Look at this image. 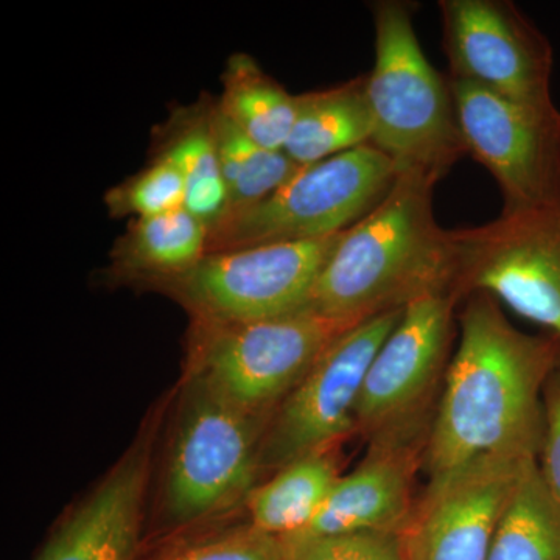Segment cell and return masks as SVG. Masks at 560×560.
<instances>
[{
	"instance_id": "ba28073f",
	"label": "cell",
	"mask_w": 560,
	"mask_h": 560,
	"mask_svg": "<svg viewBox=\"0 0 560 560\" xmlns=\"http://www.w3.org/2000/svg\"><path fill=\"white\" fill-rule=\"evenodd\" d=\"M353 326L308 307L256 323H200L190 374L243 411L270 419L324 350Z\"/></svg>"
},
{
	"instance_id": "d4e9b609",
	"label": "cell",
	"mask_w": 560,
	"mask_h": 560,
	"mask_svg": "<svg viewBox=\"0 0 560 560\" xmlns=\"http://www.w3.org/2000/svg\"><path fill=\"white\" fill-rule=\"evenodd\" d=\"M287 548V560H405L399 534L389 533L319 537Z\"/></svg>"
},
{
	"instance_id": "277c9868",
	"label": "cell",
	"mask_w": 560,
	"mask_h": 560,
	"mask_svg": "<svg viewBox=\"0 0 560 560\" xmlns=\"http://www.w3.org/2000/svg\"><path fill=\"white\" fill-rule=\"evenodd\" d=\"M267 423L190 374L165 467V521L186 528L246 503L260 474Z\"/></svg>"
},
{
	"instance_id": "cb8c5ba5",
	"label": "cell",
	"mask_w": 560,
	"mask_h": 560,
	"mask_svg": "<svg viewBox=\"0 0 560 560\" xmlns=\"http://www.w3.org/2000/svg\"><path fill=\"white\" fill-rule=\"evenodd\" d=\"M285 541L250 523L187 541L154 560H287Z\"/></svg>"
},
{
	"instance_id": "9a60e30c",
	"label": "cell",
	"mask_w": 560,
	"mask_h": 560,
	"mask_svg": "<svg viewBox=\"0 0 560 560\" xmlns=\"http://www.w3.org/2000/svg\"><path fill=\"white\" fill-rule=\"evenodd\" d=\"M149 471L150 438L142 434L33 560H136Z\"/></svg>"
},
{
	"instance_id": "484cf974",
	"label": "cell",
	"mask_w": 560,
	"mask_h": 560,
	"mask_svg": "<svg viewBox=\"0 0 560 560\" xmlns=\"http://www.w3.org/2000/svg\"><path fill=\"white\" fill-rule=\"evenodd\" d=\"M537 469L552 497L560 503V363L544 390V427Z\"/></svg>"
},
{
	"instance_id": "4fadbf2b",
	"label": "cell",
	"mask_w": 560,
	"mask_h": 560,
	"mask_svg": "<svg viewBox=\"0 0 560 560\" xmlns=\"http://www.w3.org/2000/svg\"><path fill=\"white\" fill-rule=\"evenodd\" d=\"M528 460H481L427 485L399 534L405 560H488Z\"/></svg>"
},
{
	"instance_id": "7402d4cb",
	"label": "cell",
	"mask_w": 560,
	"mask_h": 560,
	"mask_svg": "<svg viewBox=\"0 0 560 560\" xmlns=\"http://www.w3.org/2000/svg\"><path fill=\"white\" fill-rule=\"evenodd\" d=\"M161 154L171 160L180 173L186 190L184 208L202 221L212 234L226 219L230 197L209 114L179 128Z\"/></svg>"
},
{
	"instance_id": "30bf717a",
	"label": "cell",
	"mask_w": 560,
	"mask_h": 560,
	"mask_svg": "<svg viewBox=\"0 0 560 560\" xmlns=\"http://www.w3.org/2000/svg\"><path fill=\"white\" fill-rule=\"evenodd\" d=\"M401 311L361 320L340 335L268 419L260 444V474L334 451L355 433L357 405L375 353Z\"/></svg>"
},
{
	"instance_id": "d6986e66",
	"label": "cell",
	"mask_w": 560,
	"mask_h": 560,
	"mask_svg": "<svg viewBox=\"0 0 560 560\" xmlns=\"http://www.w3.org/2000/svg\"><path fill=\"white\" fill-rule=\"evenodd\" d=\"M219 108L250 140L270 150H285L298 116V95L261 72L248 55H234L223 77Z\"/></svg>"
},
{
	"instance_id": "6da1fadb",
	"label": "cell",
	"mask_w": 560,
	"mask_h": 560,
	"mask_svg": "<svg viewBox=\"0 0 560 560\" xmlns=\"http://www.w3.org/2000/svg\"><path fill=\"white\" fill-rule=\"evenodd\" d=\"M559 363L555 337L518 330L489 294L464 298L422 453L427 485L481 460L537 458L545 385Z\"/></svg>"
},
{
	"instance_id": "ffe728a7",
	"label": "cell",
	"mask_w": 560,
	"mask_h": 560,
	"mask_svg": "<svg viewBox=\"0 0 560 560\" xmlns=\"http://www.w3.org/2000/svg\"><path fill=\"white\" fill-rule=\"evenodd\" d=\"M488 560H560V503L541 480L536 459L523 467Z\"/></svg>"
},
{
	"instance_id": "7c38bea8",
	"label": "cell",
	"mask_w": 560,
	"mask_h": 560,
	"mask_svg": "<svg viewBox=\"0 0 560 560\" xmlns=\"http://www.w3.org/2000/svg\"><path fill=\"white\" fill-rule=\"evenodd\" d=\"M451 79L530 105H548L550 40L511 0H441Z\"/></svg>"
},
{
	"instance_id": "52a82bcc",
	"label": "cell",
	"mask_w": 560,
	"mask_h": 560,
	"mask_svg": "<svg viewBox=\"0 0 560 560\" xmlns=\"http://www.w3.org/2000/svg\"><path fill=\"white\" fill-rule=\"evenodd\" d=\"M452 235L459 302L489 294L560 342V194Z\"/></svg>"
},
{
	"instance_id": "44dd1931",
	"label": "cell",
	"mask_w": 560,
	"mask_h": 560,
	"mask_svg": "<svg viewBox=\"0 0 560 560\" xmlns=\"http://www.w3.org/2000/svg\"><path fill=\"white\" fill-rule=\"evenodd\" d=\"M209 120L230 197L224 221L267 200L302 167L285 151L250 140L219 108L210 110Z\"/></svg>"
},
{
	"instance_id": "2e32d148",
	"label": "cell",
	"mask_w": 560,
	"mask_h": 560,
	"mask_svg": "<svg viewBox=\"0 0 560 560\" xmlns=\"http://www.w3.org/2000/svg\"><path fill=\"white\" fill-rule=\"evenodd\" d=\"M372 121L364 79L298 95V116L285 153L300 165L329 160L371 143Z\"/></svg>"
},
{
	"instance_id": "8992f818",
	"label": "cell",
	"mask_w": 560,
	"mask_h": 560,
	"mask_svg": "<svg viewBox=\"0 0 560 560\" xmlns=\"http://www.w3.org/2000/svg\"><path fill=\"white\" fill-rule=\"evenodd\" d=\"M396 178L393 162L372 143L302 165L267 200L221 223L208 253L341 234L382 201Z\"/></svg>"
},
{
	"instance_id": "8fae6325",
	"label": "cell",
	"mask_w": 560,
	"mask_h": 560,
	"mask_svg": "<svg viewBox=\"0 0 560 560\" xmlns=\"http://www.w3.org/2000/svg\"><path fill=\"white\" fill-rule=\"evenodd\" d=\"M451 86L467 154L499 184L503 210L529 208L560 194V110L555 102H515L460 80L451 79Z\"/></svg>"
},
{
	"instance_id": "7a4b0ae2",
	"label": "cell",
	"mask_w": 560,
	"mask_h": 560,
	"mask_svg": "<svg viewBox=\"0 0 560 560\" xmlns=\"http://www.w3.org/2000/svg\"><path fill=\"white\" fill-rule=\"evenodd\" d=\"M438 183L419 172L397 173L382 201L342 232L307 307L359 324L420 298L455 294L458 256L452 231L434 215Z\"/></svg>"
},
{
	"instance_id": "5b68a950",
	"label": "cell",
	"mask_w": 560,
	"mask_h": 560,
	"mask_svg": "<svg viewBox=\"0 0 560 560\" xmlns=\"http://www.w3.org/2000/svg\"><path fill=\"white\" fill-rule=\"evenodd\" d=\"M458 305L453 293L411 302L375 353L355 416V433L370 444L425 447L458 337Z\"/></svg>"
},
{
	"instance_id": "e0dca14e",
	"label": "cell",
	"mask_w": 560,
	"mask_h": 560,
	"mask_svg": "<svg viewBox=\"0 0 560 560\" xmlns=\"http://www.w3.org/2000/svg\"><path fill=\"white\" fill-rule=\"evenodd\" d=\"M341 477L337 453H316L283 467L246 500L249 523L283 541L308 528Z\"/></svg>"
},
{
	"instance_id": "ac0fdd59",
	"label": "cell",
	"mask_w": 560,
	"mask_h": 560,
	"mask_svg": "<svg viewBox=\"0 0 560 560\" xmlns=\"http://www.w3.org/2000/svg\"><path fill=\"white\" fill-rule=\"evenodd\" d=\"M210 232L186 208L136 219L117 243V271L165 282L190 271L208 254Z\"/></svg>"
},
{
	"instance_id": "603a6c76",
	"label": "cell",
	"mask_w": 560,
	"mask_h": 560,
	"mask_svg": "<svg viewBox=\"0 0 560 560\" xmlns=\"http://www.w3.org/2000/svg\"><path fill=\"white\" fill-rule=\"evenodd\" d=\"M105 200L114 215L149 219L183 209L186 190L176 165L160 154L145 171L109 190Z\"/></svg>"
},
{
	"instance_id": "9c48e42d",
	"label": "cell",
	"mask_w": 560,
	"mask_h": 560,
	"mask_svg": "<svg viewBox=\"0 0 560 560\" xmlns=\"http://www.w3.org/2000/svg\"><path fill=\"white\" fill-rule=\"evenodd\" d=\"M341 234L208 253L190 271L161 283L201 324L280 318L307 307Z\"/></svg>"
},
{
	"instance_id": "5bb4252c",
	"label": "cell",
	"mask_w": 560,
	"mask_h": 560,
	"mask_svg": "<svg viewBox=\"0 0 560 560\" xmlns=\"http://www.w3.org/2000/svg\"><path fill=\"white\" fill-rule=\"evenodd\" d=\"M423 444H370L355 470L341 475L308 528L287 545L357 533L400 534L416 501Z\"/></svg>"
},
{
	"instance_id": "3957f363",
	"label": "cell",
	"mask_w": 560,
	"mask_h": 560,
	"mask_svg": "<svg viewBox=\"0 0 560 560\" xmlns=\"http://www.w3.org/2000/svg\"><path fill=\"white\" fill-rule=\"evenodd\" d=\"M372 18L375 61L364 79L371 143L397 173L419 172L441 180L467 156L451 79L427 60L410 3L382 0L372 5Z\"/></svg>"
}]
</instances>
